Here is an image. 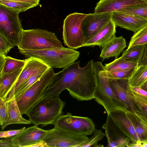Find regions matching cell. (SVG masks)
<instances>
[{
    "label": "cell",
    "mask_w": 147,
    "mask_h": 147,
    "mask_svg": "<svg viewBox=\"0 0 147 147\" xmlns=\"http://www.w3.org/2000/svg\"><path fill=\"white\" fill-rule=\"evenodd\" d=\"M20 12L0 4V34L14 47L19 45L23 30Z\"/></svg>",
    "instance_id": "52a82bcc"
},
{
    "label": "cell",
    "mask_w": 147,
    "mask_h": 147,
    "mask_svg": "<svg viewBox=\"0 0 147 147\" xmlns=\"http://www.w3.org/2000/svg\"><path fill=\"white\" fill-rule=\"evenodd\" d=\"M26 62V59L19 60L6 56L3 72L1 74L10 73L22 68L24 66Z\"/></svg>",
    "instance_id": "83f0119b"
},
{
    "label": "cell",
    "mask_w": 147,
    "mask_h": 147,
    "mask_svg": "<svg viewBox=\"0 0 147 147\" xmlns=\"http://www.w3.org/2000/svg\"><path fill=\"white\" fill-rule=\"evenodd\" d=\"M116 26L111 19L98 33L89 40L83 46L102 47L115 37Z\"/></svg>",
    "instance_id": "ac0fdd59"
},
{
    "label": "cell",
    "mask_w": 147,
    "mask_h": 147,
    "mask_svg": "<svg viewBox=\"0 0 147 147\" xmlns=\"http://www.w3.org/2000/svg\"><path fill=\"white\" fill-rule=\"evenodd\" d=\"M94 63L91 59L82 67L80 61H76L55 73L42 98L58 97L63 91L67 90L72 97L78 101L94 99Z\"/></svg>",
    "instance_id": "6da1fadb"
},
{
    "label": "cell",
    "mask_w": 147,
    "mask_h": 147,
    "mask_svg": "<svg viewBox=\"0 0 147 147\" xmlns=\"http://www.w3.org/2000/svg\"><path fill=\"white\" fill-rule=\"evenodd\" d=\"M14 47L5 37L0 34V55H6Z\"/></svg>",
    "instance_id": "d590c367"
},
{
    "label": "cell",
    "mask_w": 147,
    "mask_h": 147,
    "mask_svg": "<svg viewBox=\"0 0 147 147\" xmlns=\"http://www.w3.org/2000/svg\"><path fill=\"white\" fill-rule=\"evenodd\" d=\"M112 14V12L87 14L82 24L84 44L109 22L111 19Z\"/></svg>",
    "instance_id": "7c38bea8"
},
{
    "label": "cell",
    "mask_w": 147,
    "mask_h": 147,
    "mask_svg": "<svg viewBox=\"0 0 147 147\" xmlns=\"http://www.w3.org/2000/svg\"><path fill=\"white\" fill-rule=\"evenodd\" d=\"M0 147H18L13 141L12 138L2 139L0 141Z\"/></svg>",
    "instance_id": "74e56055"
},
{
    "label": "cell",
    "mask_w": 147,
    "mask_h": 147,
    "mask_svg": "<svg viewBox=\"0 0 147 147\" xmlns=\"http://www.w3.org/2000/svg\"><path fill=\"white\" fill-rule=\"evenodd\" d=\"M87 15L75 12L67 16L64 20L62 39L68 48L77 49L83 47L84 38L82 24Z\"/></svg>",
    "instance_id": "ba28073f"
},
{
    "label": "cell",
    "mask_w": 147,
    "mask_h": 147,
    "mask_svg": "<svg viewBox=\"0 0 147 147\" xmlns=\"http://www.w3.org/2000/svg\"><path fill=\"white\" fill-rule=\"evenodd\" d=\"M147 64V44L145 45V48L144 55L142 59L138 63V65Z\"/></svg>",
    "instance_id": "ab89813d"
},
{
    "label": "cell",
    "mask_w": 147,
    "mask_h": 147,
    "mask_svg": "<svg viewBox=\"0 0 147 147\" xmlns=\"http://www.w3.org/2000/svg\"><path fill=\"white\" fill-rule=\"evenodd\" d=\"M6 56V55H0V75L3 72Z\"/></svg>",
    "instance_id": "7bdbcfd3"
},
{
    "label": "cell",
    "mask_w": 147,
    "mask_h": 147,
    "mask_svg": "<svg viewBox=\"0 0 147 147\" xmlns=\"http://www.w3.org/2000/svg\"><path fill=\"white\" fill-rule=\"evenodd\" d=\"M65 102L59 98H42L29 110L26 115L35 125H53L63 113Z\"/></svg>",
    "instance_id": "277c9868"
},
{
    "label": "cell",
    "mask_w": 147,
    "mask_h": 147,
    "mask_svg": "<svg viewBox=\"0 0 147 147\" xmlns=\"http://www.w3.org/2000/svg\"><path fill=\"white\" fill-rule=\"evenodd\" d=\"M147 80V64L138 65L128 79V84L131 87H140Z\"/></svg>",
    "instance_id": "cb8c5ba5"
},
{
    "label": "cell",
    "mask_w": 147,
    "mask_h": 147,
    "mask_svg": "<svg viewBox=\"0 0 147 147\" xmlns=\"http://www.w3.org/2000/svg\"><path fill=\"white\" fill-rule=\"evenodd\" d=\"M140 87L147 92V80Z\"/></svg>",
    "instance_id": "f6af8a7d"
},
{
    "label": "cell",
    "mask_w": 147,
    "mask_h": 147,
    "mask_svg": "<svg viewBox=\"0 0 147 147\" xmlns=\"http://www.w3.org/2000/svg\"><path fill=\"white\" fill-rule=\"evenodd\" d=\"M25 129V127H24L18 129L1 131L0 132V138H7L16 135L22 132Z\"/></svg>",
    "instance_id": "8d00e7d4"
},
{
    "label": "cell",
    "mask_w": 147,
    "mask_h": 147,
    "mask_svg": "<svg viewBox=\"0 0 147 147\" xmlns=\"http://www.w3.org/2000/svg\"><path fill=\"white\" fill-rule=\"evenodd\" d=\"M138 63L127 61L121 56L111 62L105 64L104 66L106 71L111 72L114 71L135 68L138 66Z\"/></svg>",
    "instance_id": "484cf974"
},
{
    "label": "cell",
    "mask_w": 147,
    "mask_h": 147,
    "mask_svg": "<svg viewBox=\"0 0 147 147\" xmlns=\"http://www.w3.org/2000/svg\"><path fill=\"white\" fill-rule=\"evenodd\" d=\"M136 105L138 110L143 112L147 117V106L138 101L132 100Z\"/></svg>",
    "instance_id": "f35d334b"
},
{
    "label": "cell",
    "mask_w": 147,
    "mask_h": 147,
    "mask_svg": "<svg viewBox=\"0 0 147 147\" xmlns=\"http://www.w3.org/2000/svg\"><path fill=\"white\" fill-rule=\"evenodd\" d=\"M126 91L131 100L138 101L147 106V92L140 87L130 86L128 84Z\"/></svg>",
    "instance_id": "4316f807"
},
{
    "label": "cell",
    "mask_w": 147,
    "mask_h": 147,
    "mask_svg": "<svg viewBox=\"0 0 147 147\" xmlns=\"http://www.w3.org/2000/svg\"><path fill=\"white\" fill-rule=\"evenodd\" d=\"M119 12L138 16L147 19V4L128 7Z\"/></svg>",
    "instance_id": "836d02e7"
},
{
    "label": "cell",
    "mask_w": 147,
    "mask_h": 147,
    "mask_svg": "<svg viewBox=\"0 0 147 147\" xmlns=\"http://www.w3.org/2000/svg\"><path fill=\"white\" fill-rule=\"evenodd\" d=\"M105 136L101 129H95L93 135L83 143L79 145L78 147H97L98 142L102 140Z\"/></svg>",
    "instance_id": "1f68e13d"
},
{
    "label": "cell",
    "mask_w": 147,
    "mask_h": 147,
    "mask_svg": "<svg viewBox=\"0 0 147 147\" xmlns=\"http://www.w3.org/2000/svg\"><path fill=\"white\" fill-rule=\"evenodd\" d=\"M127 147H147V142H142L138 141L135 143H129Z\"/></svg>",
    "instance_id": "60d3db41"
},
{
    "label": "cell",
    "mask_w": 147,
    "mask_h": 147,
    "mask_svg": "<svg viewBox=\"0 0 147 147\" xmlns=\"http://www.w3.org/2000/svg\"><path fill=\"white\" fill-rule=\"evenodd\" d=\"M93 70L95 81L94 96L96 101L103 107L107 114L112 111L127 110L124 104L114 93L102 62L94 63Z\"/></svg>",
    "instance_id": "7a4b0ae2"
},
{
    "label": "cell",
    "mask_w": 147,
    "mask_h": 147,
    "mask_svg": "<svg viewBox=\"0 0 147 147\" xmlns=\"http://www.w3.org/2000/svg\"><path fill=\"white\" fill-rule=\"evenodd\" d=\"M102 128L105 131V136L107 140V146L127 147L130 140L120 130L115 124L109 113ZM125 135V134H124Z\"/></svg>",
    "instance_id": "4fadbf2b"
},
{
    "label": "cell",
    "mask_w": 147,
    "mask_h": 147,
    "mask_svg": "<svg viewBox=\"0 0 147 147\" xmlns=\"http://www.w3.org/2000/svg\"><path fill=\"white\" fill-rule=\"evenodd\" d=\"M55 33L40 28L23 30L18 48L41 50L63 47Z\"/></svg>",
    "instance_id": "5b68a950"
},
{
    "label": "cell",
    "mask_w": 147,
    "mask_h": 147,
    "mask_svg": "<svg viewBox=\"0 0 147 147\" xmlns=\"http://www.w3.org/2000/svg\"><path fill=\"white\" fill-rule=\"evenodd\" d=\"M88 138L87 136L55 127L48 130L43 140L48 147H78Z\"/></svg>",
    "instance_id": "30bf717a"
},
{
    "label": "cell",
    "mask_w": 147,
    "mask_h": 147,
    "mask_svg": "<svg viewBox=\"0 0 147 147\" xmlns=\"http://www.w3.org/2000/svg\"><path fill=\"white\" fill-rule=\"evenodd\" d=\"M16 1L26 3L32 5H34L36 6L39 4L40 0H9Z\"/></svg>",
    "instance_id": "b9f144b4"
},
{
    "label": "cell",
    "mask_w": 147,
    "mask_h": 147,
    "mask_svg": "<svg viewBox=\"0 0 147 147\" xmlns=\"http://www.w3.org/2000/svg\"><path fill=\"white\" fill-rule=\"evenodd\" d=\"M126 110H115L111 111L109 113L120 130L131 141V143H135L140 140L126 114Z\"/></svg>",
    "instance_id": "e0dca14e"
},
{
    "label": "cell",
    "mask_w": 147,
    "mask_h": 147,
    "mask_svg": "<svg viewBox=\"0 0 147 147\" xmlns=\"http://www.w3.org/2000/svg\"><path fill=\"white\" fill-rule=\"evenodd\" d=\"M34 126L25 129L12 138L14 143L18 147H30L43 140L48 130H44Z\"/></svg>",
    "instance_id": "9a60e30c"
},
{
    "label": "cell",
    "mask_w": 147,
    "mask_h": 147,
    "mask_svg": "<svg viewBox=\"0 0 147 147\" xmlns=\"http://www.w3.org/2000/svg\"><path fill=\"white\" fill-rule=\"evenodd\" d=\"M126 114L131 122L140 141L147 142V117L139 110H127Z\"/></svg>",
    "instance_id": "d6986e66"
},
{
    "label": "cell",
    "mask_w": 147,
    "mask_h": 147,
    "mask_svg": "<svg viewBox=\"0 0 147 147\" xmlns=\"http://www.w3.org/2000/svg\"><path fill=\"white\" fill-rule=\"evenodd\" d=\"M136 68L118 70L111 72L105 71L109 80L117 79L128 80Z\"/></svg>",
    "instance_id": "4dcf8cb0"
},
{
    "label": "cell",
    "mask_w": 147,
    "mask_h": 147,
    "mask_svg": "<svg viewBox=\"0 0 147 147\" xmlns=\"http://www.w3.org/2000/svg\"><path fill=\"white\" fill-rule=\"evenodd\" d=\"M9 102L0 98V125H2L9 118Z\"/></svg>",
    "instance_id": "e575fe53"
},
{
    "label": "cell",
    "mask_w": 147,
    "mask_h": 147,
    "mask_svg": "<svg viewBox=\"0 0 147 147\" xmlns=\"http://www.w3.org/2000/svg\"><path fill=\"white\" fill-rule=\"evenodd\" d=\"M55 74L53 68H50L24 93L16 98L22 115H26L30 109L42 98Z\"/></svg>",
    "instance_id": "8992f818"
},
{
    "label": "cell",
    "mask_w": 147,
    "mask_h": 147,
    "mask_svg": "<svg viewBox=\"0 0 147 147\" xmlns=\"http://www.w3.org/2000/svg\"><path fill=\"white\" fill-rule=\"evenodd\" d=\"M23 68L10 73L3 74L0 75V98L5 99L20 74Z\"/></svg>",
    "instance_id": "603a6c76"
},
{
    "label": "cell",
    "mask_w": 147,
    "mask_h": 147,
    "mask_svg": "<svg viewBox=\"0 0 147 147\" xmlns=\"http://www.w3.org/2000/svg\"><path fill=\"white\" fill-rule=\"evenodd\" d=\"M0 4L20 12H24L36 6L26 3L9 0H0Z\"/></svg>",
    "instance_id": "f546056e"
},
{
    "label": "cell",
    "mask_w": 147,
    "mask_h": 147,
    "mask_svg": "<svg viewBox=\"0 0 147 147\" xmlns=\"http://www.w3.org/2000/svg\"><path fill=\"white\" fill-rule=\"evenodd\" d=\"M126 47L125 40L122 36H116L102 47L100 57L103 60L111 57L117 58Z\"/></svg>",
    "instance_id": "44dd1931"
},
{
    "label": "cell",
    "mask_w": 147,
    "mask_h": 147,
    "mask_svg": "<svg viewBox=\"0 0 147 147\" xmlns=\"http://www.w3.org/2000/svg\"><path fill=\"white\" fill-rule=\"evenodd\" d=\"M20 53L26 57L37 58L50 68H63L77 60L80 52L75 49L63 47L41 50L18 48Z\"/></svg>",
    "instance_id": "3957f363"
},
{
    "label": "cell",
    "mask_w": 147,
    "mask_h": 147,
    "mask_svg": "<svg viewBox=\"0 0 147 147\" xmlns=\"http://www.w3.org/2000/svg\"><path fill=\"white\" fill-rule=\"evenodd\" d=\"M147 44V24L135 33L131 37L127 49L138 45Z\"/></svg>",
    "instance_id": "f1b7e54d"
},
{
    "label": "cell",
    "mask_w": 147,
    "mask_h": 147,
    "mask_svg": "<svg viewBox=\"0 0 147 147\" xmlns=\"http://www.w3.org/2000/svg\"><path fill=\"white\" fill-rule=\"evenodd\" d=\"M54 125L55 127L86 136L93 133L96 129L94 123L90 118L73 115L69 113L60 116Z\"/></svg>",
    "instance_id": "9c48e42d"
},
{
    "label": "cell",
    "mask_w": 147,
    "mask_h": 147,
    "mask_svg": "<svg viewBox=\"0 0 147 147\" xmlns=\"http://www.w3.org/2000/svg\"><path fill=\"white\" fill-rule=\"evenodd\" d=\"M147 4V0H100L96 4L94 13L121 11L125 9Z\"/></svg>",
    "instance_id": "2e32d148"
},
{
    "label": "cell",
    "mask_w": 147,
    "mask_h": 147,
    "mask_svg": "<svg viewBox=\"0 0 147 147\" xmlns=\"http://www.w3.org/2000/svg\"><path fill=\"white\" fill-rule=\"evenodd\" d=\"M26 60L20 74L5 98L7 101L9 102L14 97L18 89L31 76L39 72H45L50 68L40 60L35 57H28Z\"/></svg>",
    "instance_id": "8fae6325"
},
{
    "label": "cell",
    "mask_w": 147,
    "mask_h": 147,
    "mask_svg": "<svg viewBox=\"0 0 147 147\" xmlns=\"http://www.w3.org/2000/svg\"><path fill=\"white\" fill-rule=\"evenodd\" d=\"M111 19L116 26L136 32L147 24V19L119 11L112 12Z\"/></svg>",
    "instance_id": "5bb4252c"
},
{
    "label": "cell",
    "mask_w": 147,
    "mask_h": 147,
    "mask_svg": "<svg viewBox=\"0 0 147 147\" xmlns=\"http://www.w3.org/2000/svg\"><path fill=\"white\" fill-rule=\"evenodd\" d=\"M45 72H39L30 77L18 89L15 94L16 98L24 93L31 86L40 79Z\"/></svg>",
    "instance_id": "d6a6232c"
},
{
    "label": "cell",
    "mask_w": 147,
    "mask_h": 147,
    "mask_svg": "<svg viewBox=\"0 0 147 147\" xmlns=\"http://www.w3.org/2000/svg\"><path fill=\"white\" fill-rule=\"evenodd\" d=\"M8 109L9 118L1 126L2 130L8 125L12 124H29L32 123L29 120L22 117L16 99L15 95L9 102Z\"/></svg>",
    "instance_id": "7402d4cb"
},
{
    "label": "cell",
    "mask_w": 147,
    "mask_h": 147,
    "mask_svg": "<svg viewBox=\"0 0 147 147\" xmlns=\"http://www.w3.org/2000/svg\"><path fill=\"white\" fill-rule=\"evenodd\" d=\"M145 45H138L127 49L123 53L121 57L128 61L139 63L144 53Z\"/></svg>",
    "instance_id": "d4e9b609"
},
{
    "label": "cell",
    "mask_w": 147,
    "mask_h": 147,
    "mask_svg": "<svg viewBox=\"0 0 147 147\" xmlns=\"http://www.w3.org/2000/svg\"><path fill=\"white\" fill-rule=\"evenodd\" d=\"M48 147L44 140H42L40 142L30 146V147Z\"/></svg>",
    "instance_id": "ee69618b"
},
{
    "label": "cell",
    "mask_w": 147,
    "mask_h": 147,
    "mask_svg": "<svg viewBox=\"0 0 147 147\" xmlns=\"http://www.w3.org/2000/svg\"><path fill=\"white\" fill-rule=\"evenodd\" d=\"M128 82V80L126 79L109 80L110 85L114 93L124 104L127 110L131 111L138 110L136 105L127 95L126 90Z\"/></svg>",
    "instance_id": "ffe728a7"
}]
</instances>
